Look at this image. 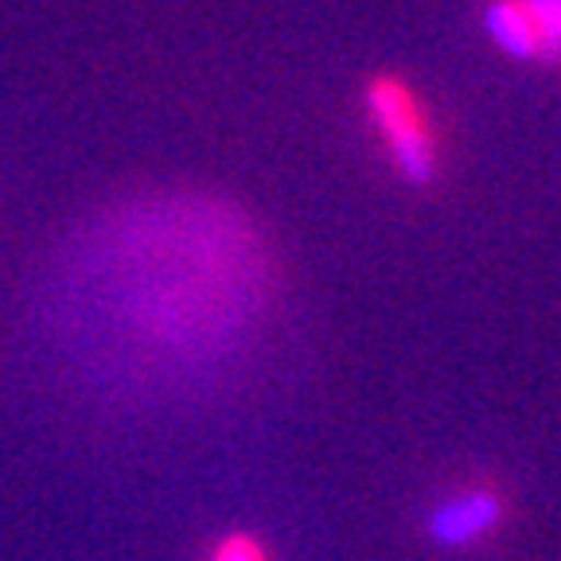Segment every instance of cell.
Instances as JSON below:
<instances>
[{
  "label": "cell",
  "instance_id": "cell-1",
  "mask_svg": "<svg viewBox=\"0 0 561 561\" xmlns=\"http://www.w3.org/2000/svg\"><path fill=\"white\" fill-rule=\"evenodd\" d=\"M70 308L117 355L157 375H207L234 359L273 297V254L227 195H140L102 215L67 265Z\"/></svg>",
  "mask_w": 561,
  "mask_h": 561
},
{
  "label": "cell",
  "instance_id": "cell-2",
  "mask_svg": "<svg viewBox=\"0 0 561 561\" xmlns=\"http://www.w3.org/2000/svg\"><path fill=\"white\" fill-rule=\"evenodd\" d=\"M363 114L398 180L430 192L440 180V129L421 90L398 70H375L363 82Z\"/></svg>",
  "mask_w": 561,
  "mask_h": 561
},
{
  "label": "cell",
  "instance_id": "cell-4",
  "mask_svg": "<svg viewBox=\"0 0 561 561\" xmlns=\"http://www.w3.org/2000/svg\"><path fill=\"white\" fill-rule=\"evenodd\" d=\"M480 27L503 59L561 67V0H483Z\"/></svg>",
  "mask_w": 561,
  "mask_h": 561
},
{
  "label": "cell",
  "instance_id": "cell-3",
  "mask_svg": "<svg viewBox=\"0 0 561 561\" xmlns=\"http://www.w3.org/2000/svg\"><path fill=\"white\" fill-rule=\"evenodd\" d=\"M511 523V495L500 480H468L448 488L430 503L421 518V535L437 550H480L483 542L500 538Z\"/></svg>",
  "mask_w": 561,
  "mask_h": 561
},
{
  "label": "cell",
  "instance_id": "cell-5",
  "mask_svg": "<svg viewBox=\"0 0 561 561\" xmlns=\"http://www.w3.org/2000/svg\"><path fill=\"white\" fill-rule=\"evenodd\" d=\"M203 561H273L265 542L250 530H227L222 538H215Z\"/></svg>",
  "mask_w": 561,
  "mask_h": 561
}]
</instances>
